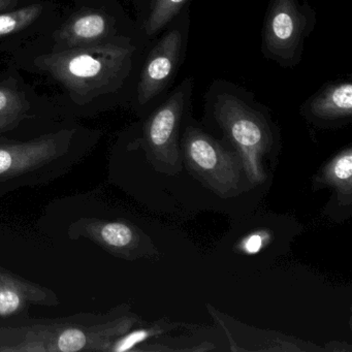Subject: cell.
Wrapping results in <instances>:
<instances>
[{
  "label": "cell",
  "instance_id": "3957f363",
  "mask_svg": "<svg viewBox=\"0 0 352 352\" xmlns=\"http://www.w3.org/2000/svg\"><path fill=\"white\" fill-rule=\"evenodd\" d=\"M179 147L193 176L216 195L234 197L251 185L240 154L212 135L191 114L183 124Z\"/></svg>",
  "mask_w": 352,
  "mask_h": 352
},
{
  "label": "cell",
  "instance_id": "9a60e30c",
  "mask_svg": "<svg viewBox=\"0 0 352 352\" xmlns=\"http://www.w3.org/2000/svg\"><path fill=\"white\" fill-rule=\"evenodd\" d=\"M28 104L21 94L10 87L0 86V131H8L25 117Z\"/></svg>",
  "mask_w": 352,
  "mask_h": 352
},
{
  "label": "cell",
  "instance_id": "5bb4252c",
  "mask_svg": "<svg viewBox=\"0 0 352 352\" xmlns=\"http://www.w3.org/2000/svg\"><path fill=\"white\" fill-rule=\"evenodd\" d=\"M191 0H154L151 12L143 25L149 42L156 38L183 11Z\"/></svg>",
  "mask_w": 352,
  "mask_h": 352
},
{
  "label": "cell",
  "instance_id": "8fae6325",
  "mask_svg": "<svg viewBox=\"0 0 352 352\" xmlns=\"http://www.w3.org/2000/svg\"><path fill=\"white\" fill-rule=\"evenodd\" d=\"M114 20L100 12H87L72 19L61 28L56 38L69 49L87 47L106 42H119L123 44L146 48L148 45L140 44L119 32H115Z\"/></svg>",
  "mask_w": 352,
  "mask_h": 352
},
{
  "label": "cell",
  "instance_id": "d6986e66",
  "mask_svg": "<svg viewBox=\"0 0 352 352\" xmlns=\"http://www.w3.org/2000/svg\"><path fill=\"white\" fill-rule=\"evenodd\" d=\"M18 0H0V13H5L17 6Z\"/></svg>",
  "mask_w": 352,
  "mask_h": 352
},
{
  "label": "cell",
  "instance_id": "8992f818",
  "mask_svg": "<svg viewBox=\"0 0 352 352\" xmlns=\"http://www.w3.org/2000/svg\"><path fill=\"white\" fill-rule=\"evenodd\" d=\"M316 24V11L308 1L270 0L261 30V54L281 69H294L302 63L307 38Z\"/></svg>",
  "mask_w": 352,
  "mask_h": 352
},
{
  "label": "cell",
  "instance_id": "7a4b0ae2",
  "mask_svg": "<svg viewBox=\"0 0 352 352\" xmlns=\"http://www.w3.org/2000/svg\"><path fill=\"white\" fill-rule=\"evenodd\" d=\"M148 47V46H147ZM146 48L106 42L67 49L38 59V65L60 82L77 100L119 92L129 82Z\"/></svg>",
  "mask_w": 352,
  "mask_h": 352
},
{
  "label": "cell",
  "instance_id": "6da1fadb",
  "mask_svg": "<svg viewBox=\"0 0 352 352\" xmlns=\"http://www.w3.org/2000/svg\"><path fill=\"white\" fill-rule=\"evenodd\" d=\"M201 125L220 133L218 139L240 154L252 186L265 183V162L277 155L281 135L269 107L252 91L228 80H214L204 96Z\"/></svg>",
  "mask_w": 352,
  "mask_h": 352
},
{
  "label": "cell",
  "instance_id": "5b68a950",
  "mask_svg": "<svg viewBox=\"0 0 352 352\" xmlns=\"http://www.w3.org/2000/svg\"><path fill=\"white\" fill-rule=\"evenodd\" d=\"M195 80L186 77L146 115L142 125V144L154 168L166 174L182 168L180 141L183 124L192 108Z\"/></svg>",
  "mask_w": 352,
  "mask_h": 352
},
{
  "label": "cell",
  "instance_id": "ac0fdd59",
  "mask_svg": "<svg viewBox=\"0 0 352 352\" xmlns=\"http://www.w3.org/2000/svg\"><path fill=\"white\" fill-rule=\"evenodd\" d=\"M154 0H140L141 3L142 11H143V25L145 24L146 20H147L148 16H149L150 12H151L152 6H153ZM143 28V26H142Z\"/></svg>",
  "mask_w": 352,
  "mask_h": 352
},
{
  "label": "cell",
  "instance_id": "52a82bcc",
  "mask_svg": "<svg viewBox=\"0 0 352 352\" xmlns=\"http://www.w3.org/2000/svg\"><path fill=\"white\" fill-rule=\"evenodd\" d=\"M135 316H124L102 324L85 327L69 323L36 325L11 351H109L115 340L138 323Z\"/></svg>",
  "mask_w": 352,
  "mask_h": 352
},
{
  "label": "cell",
  "instance_id": "7c38bea8",
  "mask_svg": "<svg viewBox=\"0 0 352 352\" xmlns=\"http://www.w3.org/2000/svg\"><path fill=\"white\" fill-rule=\"evenodd\" d=\"M30 305L58 306L59 298L49 288L0 267V317L14 316Z\"/></svg>",
  "mask_w": 352,
  "mask_h": 352
},
{
  "label": "cell",
  "instance_id": "e0dca14e",
  "mask_svg": "<svg viewBox=\"0 0 352 352\" xmlns=\"http://www.w3.org/2000/svg\"><path fill=\"white\" fill-rule=\"evenodd\" d=\"M267 236L265 232H254L249 234L242 242L243 250L246 253H258L265 244Z\"/></svg>",
  "mask_w": 352,
  "mask_h": 352
},
{
  "label": "cell",
  "instance_id": "ba28073f",
  "mask_svg": "<svg viewBox=\"0 0 352 352\" xmlns=\"http://www.w3.org/2000/svg\"><path fill=\"white\" fill-rule=\"evenodd\" d=\"M72 138L73 131H63L32 141L0 145V182L50 170L67 154Z\"/></svg>",
  "mask_w": 352,
  "mask_h": 352
},
{
  "label": "cell",
  "instance_id": "4fadbf2b",
  "mask_svg": "<svg viewBox=\"0 0 352 352\" xmlns=\"http://www.w3.org/2000/svg\"><path fill=\"white\" fill-rule=\"evenodd\" d=\"M313 187L331 188L336 205L350 208L352 204V147L338 152L313 178Z\"/></svg>",
  "mask_w": 352,
  "mask_h": 352
},
{
  "label": "cell",
  "instance_id": "30bf717a",
  "mask_svg": "<svg viewBox=\"0 0 352 352\" xmlns=\"http://www.w3.org/2000/svg\"><path fill=\"white\" fill-rule=\"evenodd\" d=\"M302 118L313 126L335 129L352 122V82L339 79L327 82L300 108Z\"/></svg>",
  "mask_w": 352,
  "mask_h": 352
},
{
  "label": "cell",
  "instance_id": "9c48e42d",
  "mask_svg": "<svg viewBox=\"0 0 352 352\" xmlns=\"http://www.w3.org/2000/svg\"><path fill=\"white\" fill-rule=\"evenodd\" d=\"M71 239L85 238L107 252L127 261H135L153 253V245L139 228L126 221L81 218L71 224Z\"/></svg>",
  "mask_w": 352,
  "mask_h": 352
},
{
  "label": "cell",
  "instance_id": "277c9868",
  "mask_svg": "<svg viewBox=\"0 0 352 352\" xmlns=\"http://www.w3.org/2000/svg\"><path fill=\"white\" fill-rule=\"evenodd\" d=\"M189 32L190 12L186 8L148 45L135 91V106L141 114L146 116L172 90L186 58Z\"/></svg>",
  "mask_w": 352,
  "mask_h": 352
},
{
  "label": "cell",
  "instance_id": "2e32d148",
  "mask_svg": "<svg viewBox=\"0 0 352 352\" xmlns=\"http://www.w3.org/2000/svg\"><path fill=\"white\" fill-rule=\"evenodd\" d=\"M42 12V6L32 5L16 11L0 13V36L16 34L28 28L40 17Z\"/></svg>",
  "mask_w": 352,
  "mask_h": 352
}]
</instances>
